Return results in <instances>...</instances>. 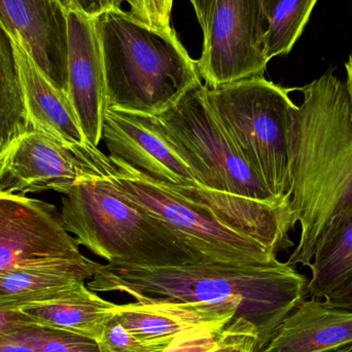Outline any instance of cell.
<instances>
[{
	"mask_svg": "<svg viewBox=\"0 0 352 352\" xmlns=\"http://www.w3.org/2000/svg\"><path fill=\"white\" fill-rule=\"evenodd\" d=\"M289 128V206L301 228L287 264L309 267L318 244L352 208V116L334 70L302 88Z\"/></svg>",
	"mask_w": 352,
	"mask_h": 352,
	"instance_id": "obj_1",
	"label": "cell"
},
{
	"mask_svg": "<svg viewBox=\"0 0 352 352\" xmlns=\"http://www.w3.org/2000/svg\"><path fill=\"white\" fill-rule=\"evenodd\" d=\"M307 277L279 262L248 266L202 261L182 266L142 268L97 263L87 287L140 300H167L231 308L258 332L262 349L277 327L307 295Z\"/></svg>",
	"mask_w": 352,
	"mask_h": 352,
	"instance_id": "obj_2",
	"label": "cell"
},
{
	"mask_svg": "<svg viewBox=\"0 0 352 352\" xmlns=\"http://www.w3.org/2000/svg\"><path fill=\"white\" fill-rule=\"evenodd\" d=\"M104 61L107 109L157 116L201 82L175 29L157 30L121 8L95 16Z\"/></svg>",
	"mask_w": 352,
	"mask_h": 352,
	"instance_id": "obj_3",
	"label": "cell"
},
{
	"mask_svg": "<svg viewBox=\"0 0 352 352\" xmlns=\"http://www.w3.org/2000/svg\"><path fill=\"white\" fill-rule=\"evenodd\" d=\"M60 213L66 231L107 264L161 268L211 261L107 178L89 171L64 195Z\"/></svg>",
	"mask_w": 352,
	"mask_h": 352,
	"instance_id": "obj_4",
	"label": "cell"
},
{
	"mask_svg": "<svg viewBox=\"0 0 352 352\" xmlns=\"http://www.w3.org/2000/svg\"><path fill=\"white\" fill-rule=\"evenodd\" d=\"M264 76L219 88L202 86L209 111L250 168L278 200H289V128L295 103Z\"/></svg>",
	"mask_w": 352,
	"mask_h": 352,
	"instance_id": "obj_5",
	"label": "cell"
},
{
	"mask_svg": "<svg viewBox=\"0 0 352 352\" xmlns=\"http://www.w3.org/2000/svg\"><path fill=\"white\" fill-rule=\"evenodd\" d=\"M89 173L107 178L124 197L164 221L192 248L215 262L248 266L277 264L276 252L221 223L206 209L152 182L129 165L86 146Z\"/></svg>",
	"mask_w": 352,
	"mask_h": 352,
	"instance_id": "obj_6",
	"label": "cell"
},
{
	"mask_svg": "<svg viewBox=\"0 0 352 352\" xmlns=\"http://www.w3.org/2000/svg\"><path fill=\"white\" fill-rule=\"evenodd\" d=\"M197 82L175 104L155 116L200 186L252 200L277 203L209 111Z\"/></svg>",
	"mask_w": 352,
	"mask_h": 352,
	"instance_id": "obj_7",
	"label": "cell"
},
{
	"mask_svg": "<svg viewBox=\"0 0 352 352\" xmlns=\"http://www.w3.org/2000/svg\"><path fill=\"white\" fill-rule=\"evenodd\" d=\"M265 30L260 0H214L196 61L203 85L215 89L264 76Z\"/></svg>",
	"mask_w": 352,
	"mask_h": 352,
	"instance_id": "obj_8",
	"label": "cell"
},
{
	"mask_svg": "<svg viewBox=\"0 0 352 352\" xmlns=\"http://www.w3.org/2000/svg\"><path fill=\"white\" fill-rule=\"evenodd\" d=\"M51 203L0 192V274L30 261L82 256Z\"/></svg>",
	"mask_w": 352,
	"mask_h": 352,
	"instance_id": "obj_9",
	"label": "cell"
},
{
	"mask_svg": "<svg viewBox=\"0 0 352 352\" xmlns=\"http://www.w3.org/2000/svg\"><path fill=\"white\" fill-rule=\"evenodd\" d=\"M86 144L68 146L36 130H27L0 153V192L25 196L52 190L67 194L88 173Z\"/></svg>",
	"mask_w": 352,
	"mask_h": 352,
	"instance_id": "obj_10",
	"label": "cell"
},
{
	"mask_svg": "<svg viewBox=\"0 0 352 352\" xmlns=\"http://www.w3.org/2000/svg\"><path fill=\"white\" fill-rule=\"evenodd\" d=\"M101 140L109 157L126 163L156 184L200 186L155 116L107 109Z\"/></svg>",
	"mask_w": 352,
	"mask_h": 352,
	"instance_id": "obj_11",
	"label": "cell"
},
{
	"mask_svg": "<svg viewBox=\"0 0 352 352\" xmlns=\"http://www.w3.org/2000/svg\"><path fill=\"white\" fill-rule=\"evenodd\" d=\"M68 100L87 140L98 146L107 104L104 61L96 21L76 10L67 12Z\"/></svg>",
	"mask_w": 352,
	"mask_h": 352,
	"instance_id": "obj_12",
	"label": "cell"
},
{
	"mask_svg": "<svg viewBox=\"0 0 352 352\" xmlns=\"http://www.w3.org/2000/svg\"><path fill=\"white\" fill-rule=\"evenodd\" d=\"M68 10L60 0H0V27L18 35L41 72L67 92Z\"/></svg>",
	"mask_w": 352,
	"mask_h": 352,
	"instance_id": "obj_13",
	"label": "cell"
},
{
	"mask_svg": "<svg viewBox=\"0 0 352 352\" xmlns=\"http://www.w3.org/2000/svg\"><path fill=\"white\" fill-rule=\"evenodd\" d=\"M8 36L12 41L23 107L30 129L68 146L86 144L89 142L67 95L41 72L18 35Z\"/></svg>",
	"mask_w": 352,
	"mask_h": 352,
	"instance_id": "obj_14",
	"label": "cell"
},
{
	"mask_svg": "<svg viewBox=\"0 0 352 352\" xmlns=\"http://www.w3.org/2000/svg\"><path fill=\"white\" fill-rule=\"evenodd\" d=\"M115 318L142 340L169 341L188 331L226 328L237 314L231 308L167 301L140 300L116 307Z\"/></svg>",
	"mask_w": 352,
	"mask_h": 352,
	"instance_id": "obj_15",
	"label": "cell"
},
{
	"mask_svg": "<svg viewBox=\"0 0 352 352\" xmlns=\"http://www.w3.org/2000/svg\"><path fill=\"white\" fill-rule=\"evenodd\" d=\"M352 343V310L302 299L258 352H326Z\"/></svg>",
	"mask_w": 352,
	"mask_h": 352,
	"instance_id": "obj_16",
	"label": "cell"
},
{
	"mask_svg": "<svg viewBox=\"0 0 352 352\" xmlns=\"http://www.w3.org/2000/svg\"><path fill=\"white\" fill-rule=\"evenodd\" d=\"M96 262L85 256L23 263L0 274V307L21 310L55 299L92 278Z\"/></svg>",
	"mask_w": 352,
	"mask_h": 352,
	"instance_id": "obj_17",
	"label": "cell"
},
{
	"mask_svg": "<svg viewBox=\"0 0 352 352\" xmlns=\"http://www.w3.org/2000/svg\"><path fill=\"white\" fill-rule=\"evenodd\" d=\"M117 304L99 297L78 283L55 299L23 308L35 326L65 331L98 342L115 318Z\"/></svg>",
	"mask_w": 352,
	"mask_h": 352,
	"instance_id": "obj_18",
	"label": "cell"
},
{
	"mask_svg": "<svg viewBox=\"0 0 352 352\" xmlns=\"http://www.w3.org/2000/svg\"><path fill=\"white\" fill-rule=\"evenodd\" d=\"M307 295L326 299L352 283V208L331 228L309 266Z\"/></svg>",
	"mask_w": 352,
	"mask_h": 352,
	"instance_id": "obj_19",
	"label": "cell"
},
{
	"mask_svg": "<svg viewBox=\"0 0 352 352\" xmlns=\"http://www.w3.org/2000/svg\"><path fill=\"white\" fill-rule=\"evenodd\" d=\"M27 130L12 41L0 27V153Z\"/></svg>",
	"mask_w": 352,
	"mask_h": 352,
	"instance_id": "obj_20",
	"label": "cell"
},
{
	"mask_svg": "<svg viewBox=\"0 0 352 352\" xmlns=\"http://www.w3.org/2000/svg\"><path fill=\"white\" fill-rule=\"evenodd\" d=\"M318 0H279L267 20L264 50L270 61L287 55L303 33Z\"/></svg>",
	"mask_w": 352,
	"mask_h": 352,
	"instance_id": "obj_21",
	"label": "cell"
},
{
	"mask_svg": "<svg viewBox=\"0 0 352 352\" xmlns=\"http://www.w3.org/2000/svg\"><path fill=\"white\" fill-rule=\"evenodd\" d=\"M1 342L22 343L37 352H100L92 339L38 326L27 327Z\"/></svg>",
	"mask_w": 352,
	"mask_h": 352,
	"instance_id": "obj_22",
	"label": "cell"
},
{
	"mask_svg": "<svg viewBox=\"0 0 352 352\" xmlns=\"http://www.w3.org/2000/svg\"><path fill=\"white\" fill-rule=\"evenodd\" d=\"M173 340H142L126 330L113 318L97 344L100 352H162Z\"/></svg>",
	"mask_w": 352,
	"mask_h": 352,
	"instance_id": "obj_23",
	"label": "cell"
},
{
	"mask_svg": "<svg viewBox=\"0 0 352 352\" xmlns=\"http://www.w3.org/2000/svg\"><path fill=\"white\" fill-rule=\"evenodd\" d=\"M130 14L157 30L170 29L173 0H126Z\"/></svg>",
	"mask_w": 352,
	"mask_h": 352,
	"instance_id": "obj_24",
	"label": "cell"
},
{
	"mask_svg": "<svg viewBox=\"0 0 352 352\" xmlns=\"http://www.w3.org/2000/svg\"><path fill=\"white\" fill-rule=\"evenodd\" d=\"M228 326L221 329L206 328L188 331L176 337L170 345L162 352L212 351L225 336Z\"/></svg>",
	"mask_w": 352,
	"mask_h": 352,
	"instance_id": "obj_25",
	"label": "cell"
},
{
	"mask_svg": "<svg viewBox=\"0 0 352 352\" xmlns=\"http://www.w3.org/2000/svg\"><path fill=\"white\" fill-rule=\"evenodd\" d=\"M258 332L250 322L234 318L219 344L210 352H258Z\"/></svg>",
	"mask_w": 352,
	"mask_h": 352,
	"instance_id": "obj_26",
	"label": "cell"
},
{
	"mask_svg": "<svg viewBox=\"0 0 352 352\" xmlns=\"http://www.w3.org/2000/svg\"><path fill=\"white\" fill-rule=\"evenodd\" d=\"M35 326L32 318L23 310L0 307V342L27 327Z\"/></svg>",
	"mask_w": 352,
	"mask_h": 352,
	"instance_id": "obj_27",
	"label": "cell"
},
{
	"mask_svg": "<svg viewBox=\"0 0 352 352\" xmlns=\"http://www.w3.org/2000/svg\"><path fill=\"white\" fill-rule=\"evenodd\" d=\"M74 10L89 16H99L111 8H121L122 0H72Z\"/></svg>",
	"mask_w": 352,
	"mask_h": 352,
	"instance_id": "obj_28",
	"label": "cell"
},
{
	"mask_svg": "<svg viewBox=\"0 0 352 352\" xmlns=\"http://www.w3.org/2000/svg\"><path fill=\"white\" fill-rule=\"evenodd\" d=\"M196 12L197 20L200 24L203 33L206 31L212 12L214 0H188Z\"/></svg>",
	"mask_w": 352,
	"mask_h": 352,
	"instance_id": "obj_29",
	"label": "cell"
},
{
	"mask_svg": "<svg viewBox=\"0 0 352 352\" xmlns=\"http://www.w3.org/2000/svg\"><path fill=\"white\" fill-rule=\"evenodd\" d=\"M326 300L333 305L352 310V283L341 287L340 289L326 298Z\"/></svg>",
	"mask_w": 352,
	"mask_h": 352,
	"instance_id": "obj_30",
	"label": "cell"
},
{
	"mask_svg": "<svg viewBox=\"0 0 352 352\" xmlns=\"http://www.w3.org/2000/svg\"><path fill=\"white\" fill-rule=\"evenodd\" d=\"M0 352H37L28 345L16 342H0Z\"/></svg>",
	"mask_w": 352,
	"mask_h": 352,
	"instance_id": "obj_31",
	"label": "cell"
},
{
	"mask_svg": "<svg viewBox=\"0 0 352 352\" xmlns=\"http://www.w3.org/2000/svg\"><path fill=\"white\" fill-rule=\"evenodd\" d=\"M345 69H346L347 74L345 86H346L347 93H349V103H351L352 116V52L351 55H349V60H347L346 63H345Z\"/></svg>",
	"mask_w": 352,
	"mask_h": 352,
	"instance_id": "obj_32",
	"label": "cell"
},
{
	"mask_svg": "<svg viewBox=\"0 0 352 352\" xmlns=\"http://www.w3.org/2000/svg\"><path fill=\"white\" fill-rule=\"evenodd\" d=\"M260 1L261 6H262L263 16H264L265 22H266L267 24V20H268L269 16H270L275 4H276L279 0H260Z\"/></svg>",
	"mask_w": 352,
	"mask_h": 352,
	"instance_id": "obj_33",
	"label": "cell"
},
{
	"mask_svg": "<svg viewBox=\"0 0 352 352\" xmlns=\"http://www.w3.org/2000/svg\"><path fill=\"white\" fill-rule=\"evenodd\" d=\"M326 352H352V343H351V344L343 345V346L338 347V349Z\"/></svg>",
	"mask_w": 352,
	"mask_h": 352,
	"instance_id": "obj_34",
	"label": "cell"
}]
</instances>
